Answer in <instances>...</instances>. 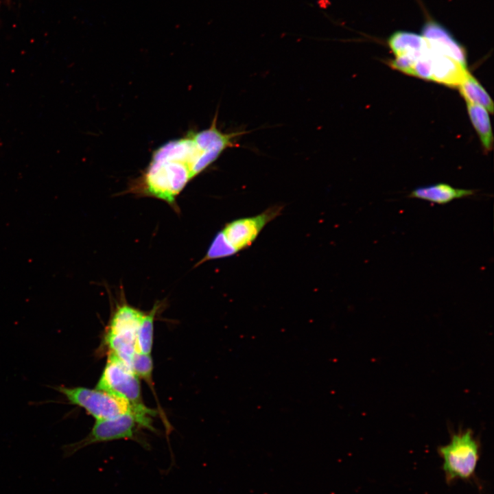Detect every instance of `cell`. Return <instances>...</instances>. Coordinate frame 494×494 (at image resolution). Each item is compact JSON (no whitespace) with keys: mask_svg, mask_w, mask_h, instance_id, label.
<instances>
[{"mask_svg":"<svg viewBox=\"0 0 494 494\" xmlns=\"http://www.w3.org/2000/svg\"><path fill=\"white\" fill-rule=\"evenodd\" d=\"M473 193L474 191L471 189H458L446 183H438L416 187L408 196L438 204H445L454 200L468 197Z\"/></svg>","mask_w":494,"mask_h":494,"instance_id":"cell-10","label":"cell"},{"mask_svg":"<svg viewBox=\"0 0 494 494\" xmlns=\"http://www.w3.org/2000/svg\"><path fill=\"white\" fill-rule=\"evenodd\" d=\"M152 423V420L131 412L111 419L96 420L90 433L84 438L63 447L64 454L65 456H70L77 451L97 443L134 439L138 427L154 430Z\"/></svg>","mask_w":494,"mask_h":494,"instance_id":"cell-5","label":"cell"},{"mask_svg":"<svg viewBox=\"0 0 494 494\" xmlns=\"http://www.w3.org/2000/svg\"><path fill=\"white\" fill-rule=\"evenodd\" d=\"M458 87L466 102L480 105L491 113H493V102L491 97L469 71Z\"/></svg>","mask_w":494,"mask_h":494,"instance_id":"cell-13","label":"cell"},{"mask_svg":"<svg viewBox=\"0 0 494 494\" xmlns=\"http://www.w3.org/2000/svg\"><path fill=\"white\" fill-rule=\"evenodd\" d=\"M467 111L484 149L489 152L493 146V134L488 111L484 107L467 102Z\"/></svg>","mask_w":494,"mask_h":494,"instance_id":"cell-12","label":"cell"},{"mask_svg":"<svg viewBox=\"0 0 494 494\" xmlns=\"http://www.w3.org/2000/svg\"><path fill=\"white\" fill-rule=\"evenodd\" d=\"M69 403L84 408L96 420L111 419L126 413H134L150 419L155 412L146 406L137 408L125 399L99 389L85 387L56 386Z\"/></svg>","mask_w":494,"mask_h":494,"instance_id":"cell-2","label":"cell"},{"mask_svg":"<svg viewBox=\"0 0 494 494\" xmlns=\"http://www.w3.org/2000/svg\"><path fill=\"white\" fill-rule=\"evenodd\" d=\"M145 313L123 303L118 306L108 325L105 342L109 351L130 367L135 351V339L139 326Z\"/></svg>","mask_w":494,"mask_h":494,"instance_id":"cell-4","label":"cell"},{"mask_svg":"<svg viewBox=\"0 0 494 494\" xmlns=\"http://www.w3.org/2000/svg\"><path fill=\"white\" fill-rule=\"evenodd\" d=\"M130 368L139 378L143 379L148 384L152 383L154 366L150 354L135 352L131 361Z\"/></svg>","mask_w":494,"mask_h":494,"instance_id":"cell-15","label":"cell"},{"mask_svg":"<svg viewBox=\"0 0 494 494\" xmlns=\"http://www.w3.org/2000/svg\"><path fill=\"white\" fill-rule=\"evenodd\" d=\"M421 33L434 51L449 56L466 66L465 49L440 24L434 21H429L423 25Z\"/></svg>","mask_w":494,"mask_h":494,"instance_id":"cell-8","label":"cell"},{"mask_svg":"<svg viewBox=\"0 0 494 494\" xmlns=\"http://www.w3.org/2000/svg\"><path fill=\"white\" fill-rule=\"evenodd\" d=\"M217 113L209 128L189 131L156 149L136 188L170 204L189 180L213 163L228 148L238 147L246 131L224 132L217 126Z\"/></svg>","mask_w":494,"mask_h":494,"instance_id":"cell-1","label":"cell"},{"mask_svg":"<svg viewBox=\"0 0 494 494\" xmlns=\"http://www.w3.org/2000/svg\"><path fill=\"white\" fill-rule=\"evenodd\" d=\"M158 308L156 304L152 309L143 317L136 335V352L150 354L153 346L154 320Z\"/></svg>","mask_w":494,"mask_h":494,"instance_id":"cell-14","label":"cell"},{"mask_svg":"<svg viewBox=\"0 0 494 494\" xmlns=\"http://www.w3.org/2000/svg\"><path fill=\"white\" fill-rule=\"evenodd\" d=\"M388 44L395 56H405L417 58L428 47L427 39L421 34L397 31L388 38Z\"/></svg>","mask_w":494,"mask_h":494,"instance_id":"cell-11","label":"cell"},{"mask_svg":"<svg viewBox=\"0 0 494 494\" xmlns=\"http://www.w3.org/2000/svg\"><path fill=\"white\" fill-rule=\"evenodd\" d=\"M430 50L431 80L450 87L458 86L468 72L466 66L431 47Z\"/></svg>","mask_w":494,"mask_h":494,"instance_id":"cell-9","label":"cell"},{"mask_svg":"<svg viewBox=\"0 0 494 494\" xmlns=\"http://www.w3.org/2000/svg\"><path fill=\"white\" fill-rule=\"evenodd\" d=\"M8 1H9V0H8Z\"/></svg>","mask_w":494,"mask_h":494,"instance_id":"cell-16","label":"cell"},{"mask_svg":"<svg viewBox=\"0 0 494 494\" xmlns=\"http://www.w3.org/2000/svg\"><path fill=\"white\" fill-rule=\"evenodd\" d=\"M283 209L280 204L273 205L259 214L234 220L220 232L235 255L250 247L264 227L277 217Z\"/></svg>","mask_w":494,"mask_h":494,"instance_id":"cell-7","label":"cell"},{"mask_svg":"<svg viewBox=\"0 0 494 494\" xmlns=\"http://www.w3.org/2000/svg\"><path fill=\"white\" fill-rule=\"evenodd\" d=\"M438 452L447 483L473 476L480 458V444L471 430L451 434L449 442L439 447Z\"/></svg>","mask_w":494,"mask_h":494,"instance_id":"cell-3","label":"cell"},{"mask_svg":"<svg viewBox=\"0 0 494 494\" xmlns=\"http://www.w3.org/2000/svg\"><path fill=\"white\" fill-rule=\"evenodd\" d=\"M96 388L121 397L134 407L145 406L141 399L139 377L112 352L109 351Z\"/></svg>","mask_w":494,"mask_h":494,"instance_id":"cell-6","label":"cell"}]
</instances>
